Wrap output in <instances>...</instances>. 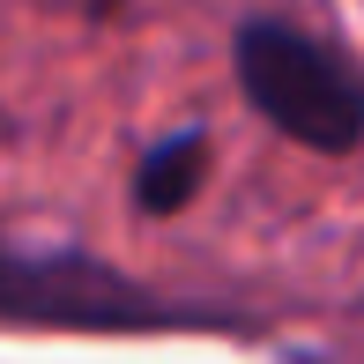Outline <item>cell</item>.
<instances>
[{
  "label": "cell",
  "mask_w": 364,
  "mask_h": 364,
  "mask_svg": "<svg viewBox=\"0 0 364 364\" xmlns=\"http://www.w3.org/2000/svg\"><path fill=\"white\" fill-rule=\"evenodd\" d=\"M238 90L275 134L312 156H350L364 141V68L290 15H245L230 38Z\"/></svg>",
  "instance_id": "cell-1"
},
{
  "label": "cell",
  "mask_w": 364,
  "mask_h": 364,
  "mask_svg": "<svg viewBox=\"0 0 364 364\" xmlns=\"http://www.w3.org/2000/svg\"><path fill=\"white\" fill-rule=\"evenodd\" d=\"M0 327H53V335H186V327H223V312H193L178 297L105 268V260L53 245L30 253L0 230Z\"/></svg>",
  "instance_id": "cell-2"
},
{
  "label": "cell",
  "mask_w": 364,
  "mask_h": 364,
  "mask_svg": "<svg viewBox=\"0 0 364 364\" xmlns=\"http://www.w3.org/2000/svg\"><path fill=\"white\" fill-rule=\"evenodd\" d=\"M201 178H208V134L178 127L171 141H156V149L141 156V171H134V208H141V216H178V208L201 193Z\"/></svg>",
  "instance_id": "cell-3"
}]
</instances>
